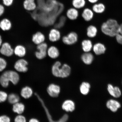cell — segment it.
Listing matches in <instances>:
<instances>
[{"label":"cell","instance_id":"74e56055","mask_svg":"<svg viewBox=\"0 0 122 122\" xmlns=\"http://www.w3.org/2000/svg\"><path fill=\"white\" fill-rule=\"evenodd\" d=\"M5 10V7L2 4H0V17L3 15Z\"/></svg>","mask_w":122,"mask_h":122},{"label":"cell","instance_id":"9a60e30c","mask_svg":"<svg viewBox=\"0 0 122 122\" xmlns=\"http://www.w3.org/2000/svg\"><path fill=\"white\" fill-rule=\"evenodd\" d=\"M61 35L60 32L56 28L52 29L49 34V39L50 41L54 42L60 39Z\"/></svg>","mask_w":122,"mask_h":122},{"label":"cell","instance_id":"4fadbf2b","mask_svg":"<svg viewBox=\"0 0 122 122\" xmlns=\"http://www.w3.org/2000/svg\"><path fill=\"white\" fill-rule=\"evenodd\" d=\"M79 15V10L73 7L68 8L66 12V16L70 20H75L78 18Z\"/></svg>","mask_w":122,"mask_h":122},{"label":"cell","instance_id":"3957f363","mask_svg":"<svg viewBox=\"0 0 122 122\" xmlns=\"http://www.w3.org/2000/svg\"><path fill=\"white\" fill-rule=\"evenodd\" d=\"M35 94L37 97L39 101L41 103L42 106L44 108V110H45L47 118H48L49 122H66L67 121L68 119V116L67 114H64L62 116L61 118L59 119V120H57V121L53 120L52 118L51 114L50 113L48 109H47L46 106L43 100L41 98L40 96L37 93H36Z\"/></svg>","mask_w":122,"mask_h":122},{"label":"cell","instance_id":"7402d4cb","mask_svg":"<svg viewBox=\"0 0 122 122\" xmlns=\"http://www.w3.org/2000/svg\"><path fill=\"white\" fill-rule=\"evenodd\" d=\"M86 0H72L71 5L78 10L84 8L86 5Z\"/></svg>","mask_w":122,"mask_h":122},{"label":"cell","instance_id":"ffe728a7","mask_svg":"<svg viewBox=\"0 0 122 122\" xmlns=\"http://www.w3.org/2000/svg\"><path fill=\"white\" fill-rule=\"evenodd\" d=\"M14 53L17 56L20 57H23L25 55L26 50L24 46L19 45L16 46L14 50Z\"/></svg>","mask_w":122,"mask_h":122},{"label":"cell","instance_id":"9c48e42d","mask_svg":"<svg viewBox=\"0 0 122 122\" xmlns=\"http://www.w3.org/2000/svg\"><path fill=\"white\" fill-rule=\"evenodd\" d=\"M61 88L58 85L51 84L47 88V91L50 97H57L60 92Z\"/></svg>","mask_w":122,"mask_h":122},{"label":"cell","instance_id":"7c38bea8","mask_svg":"<svg viewBox=\"0 0 122 122\" xmlns=\"http://www.w3.org/2000/svg\"><path fill=\"white\" fill-rule=\"evenodd\" d=\"M94 13L91 8L89 7L84 8L82 12L81 16L85 21L89 22L93 18Z\"/></svg>","mask_w":122,"mask_h":122},{"label":"cell","instance_id":"5b68a950","mask_svg":"<svg viewBox=\"0 0 122 122\" xmlns=\"http://www.w3.org/2000/svg\"><path fill=\"white\" fill-rule=\"evenodd\" d=\"M28 62L25 59H21L15 62L14 67L16 71L20 72L25 73L28 71Z\"/></svg>","mask_w":122,"mask_h":122},{"label":"cell","instance_id":"f546056e","mask_svg":"<svg viewBox=\"0 0 122 122\" xmlns=\"http://www.w3.org/2000/svg\"><path fill=\"white\" fill-rule=\"evenodd\" d=\"M97 32V28L94 25H91L87 28V35L90 38L94 37L96 36Z\"/></svg>","mask_w":122,"mask_h":122},{"label":"cell","instance_id":"5bb4252c","mask_svg":"<svg viewBox=\"0 0 122 122\" xmlns=\"http://www.w3.org/2000/svg\"><path fill=\"white\" fill-rule=\"evenodd\" d=\"M71 69L69 65L65 64L62 65L59 69V77L65 78L67 77L70 75Z\"/></svg>","mask_w":122,"mask_h":122},{"label":"cell","instance_id":"1f68e13d","mask_svg":"<svg viewBox=\"0 0 122 122\" xmlns=\"http://www.w3.org/2000/svg\"><path fill=\"white\" fill-rule=\"evenodd\" d=\"M116 36L117 42L122 45V24L120 25L118 32Z\"/></svg>","mask_w":122,"mask_h":122},{"label":"cell","instance_id":"484cf974","mask_svg":"<svg viewBox=\"0 0 122 122\" xmlns=\"http://www.w3.org/2000/svg\"><path fill=\"white\" fill-rule=\"evenodd\" d=\"M25 109V106L23 104L19 102L13 105V112L18 114H21L23 113Z\"/></svg>","mask_w":122,"mask_h":122},{"label":"cell","instance_id":"4dcf8cb0","mask_svg":"<svg viewBox=\"0 0 122 122\" xmlns=\"http://www.w3.org/2000/svg\"><path fill=\"white\" fill-rule=\"evenodd\" d=\"M7 99L9 103L13 105L19 102L20 98L17 94L12 93L8 96Z\"/></svg>","mask_w":122,"mask_h":122},{"label":"cell","instance_id":"44dd1931","mask_svg":"<svg viewBox=\"0 0 122 122\" xmlns=\"http://www.w3.org/2000/svg\"><path fill=\"white\" fill-rule=\"evenodd\" d=\"M47 53L48 56L52 59L57 58L59 55L58 49L54 46H52L48 48Z\"/></svg>","mask_w":122,"mask_h":122},{"label":"cell","instance_id":"ac0fdd59","mask_svg":"<svg viewBox=\"0 0 122 122\" xmlns=\"http://www.w3.org/2000/svg\"><path fill=\"white\" fill-rule=\"evenodd\" d=\"M75 104L72 101L67 100L64 102L62 105L63 110L67 112H72L75 109Z\"/></svg>","mask_w":122,"mask_h":122},{"label":"cell","instance_id":"277c9868","mask_svg":"<svg viewBox=\"0 0 122 122\" xmlns=\"http://www.w3.org/2000/svg\"><path fill=\"white\" fill-rule=\"evenodd\" d=\"M38 50L35 53V56L37 59H42L46 57L48 49V45L45 42L38 45L37 46Z\"/></svg>","mask_w":122,"mask_h":122},{"label":"cell","instance_id":"60d3db41","mask_svg":"<svg viewBox=\"0 0 122 122\" xmlns=\"http://www.w3.org/2000/svg\"><path fill=\"white\" fill-rule=\"evenodd\" d=\"M2 37L0 35V47L1 46L2 44Z\"/></svg>","mask_w":122,"mask_h":122},{"label":"cell","instance_id":"d6a6232c","mask_svg":"<svg viewBox=\"0 0 122 122\" xmlns=\"http://www.w3.org/2000/svg\"><path fill=\"white\" fill-rule=\"evenodd\" d=\"M7 65V62L5 59L4 58L0 57V72L5 69Z\"/></svg>","mask_w":122,"mask_h":122},{"label":"cell","instance_id":"8fae6325","mask_svg":"<svg viewBox=\"0 0 122 122\" xmlns=\"http://www.w3.org/2000/svg\"><path fill=\"white\" fill-rule=\"evenodd\" d=\"M106 106L107 108L112 112H115L121 107V105L117 101L111 99L107 102Z\"/></svg>","mask_w":122,"mask_h":122},{"label":"cell","instance_id":"8992f818","mask_svg":"<svg viewBox=\"0 0 122 122\" xmlns=\"http://www.w3.org/2000/svg\"><path fill=\"white\" fill-rule=\"evenodd\" d=\"M78 36L77 33L72 32L62 38V41L64 43L67 45H71L77 42Z\"/></svg>","mask_w":122,"mask_h":122},{"label":"cell","instance_id":"836d02e7","mask_svg":"<svg viewBox=\"0 0 122 122\" xmlns=\"http://www.w3.org/2000/svg\"><path fill=\"white\" fill-rule=\"evenodd\" d=\"M7 94L5 92L0 91V103L5 102L7 99Z\"/></svg>","mask_w":122,"mask_h":122},{"label":"cell","instance_id":"d4e9b609","mask_svg":"<svg viewBox=\"0 0 122 122\" xmlns=\"http://www.w3.org/2000/svg\"><path fill=\"white\" fill-rule=\"evenodd\" d=\"M82 60L85 64H91L93 61L94 57L91 53L85 52L82 55L81 57Z\"/></svg>","mask_w":122,"mask_h":122},{"label":"cell","instance_id":"e575fe53","mask_svg":"<svg viewBox=\"0 0 122 122\" xmlns=\"http://www.w3.org/2000/svg\"><path fill=\"white\" fill-rule=\"evenodd\" d=\"M2 4L5 7L11 6L14 2V0H2Z\"/></svg>","mask_w":122,"mask_h":122},{"label":"cell","instance_id":"e0dca14e","mask_svg":"<svg viewBox=\"0 0 122 122\" xmlns=\"http://www.w3.org/2000/svg\"><path fill=\"white\" fill-rule=\"evenodd\" d=\"M45 39V35L40 32H38L35 33L32 37V41L37 45L44 42Z\"/></svg>","mask_w":122,"mask_h":122},{"label":"cell","instance_id":"4316f807","mask_svg":"<svg viewBox=\"0 0 122 122\" xmlns=\"http://www.w3.org/2000/svg\"><path fill=\"white\" fill-rule=\"evenodd\" d=\"M91 87L90 83L87 82H83L80 87V92L83 95H87L89 93Z\"/></svg>","mask_w":122,"mask_h":122},{"label":"cell","instance_id":"6da1fadb","mask_svg":"<svg viewBox=\"0 0 122 122\" xmlns=\"http://www.w3.org/2000/svg\"><path fill=\"white\" fill-rule=\"evenodd\" d=\"M120 26L115 20L110 19L102 24L101 30L102 32L105 35L114 37L118 34Z\"/></svg>","mask_w":122,"mask_h":122},{"label":"cell","instance_id":"ba28073f","mask_svg":"<svg viewBox=\"0 0 122 122\" xmlns=\"http://www.w3.org/2000/svg\"><path fill=\"white\" fill-rule=\"evenodd\" d=\"M22 5L24 9L27 11H34L37 7L36 0H24Z\"/></svg>","mask_w":122,"mask_h":122},{"label":"cell","instance_id":"d590c367","mask_svg":"<svg viewBox=\"0 0 122 122\" xmlns=\"http://www.w3.org/2000/svg\"><path fill=\"white\" fill-rule=\"evenodd\" d=\"M15 122H26V119L24 116L19 114L15 117Z\"/></svg>","mask_w":122,"mask_h":122},{"label":"cell","instance_id":"30bf717a","mask_svg":"<svg viewBox=\"0 0 122 122\" xmlns=\"http://www.w3.org/2000/svg\"><path fill=\"white\" fill-rule=\"evenodd\" d=\"M107 90L109 94L114 98H118L122 95L121 90L118 86H114L111 84L107 85Z\"/></svg>","mask_w":122,"mask_h":122},{"label":"cell","instance_id":"52a82bcc","mask_svg":"<svg viewBox=\"0 0 122 122\" xmlns=\"http://www.w3.org/2000/svg\"><path fill=\"white\" fill-rule=\"evenodd\" d=\"M0 49V53L4 56L10 57L14 53V49L10 43L7 42H4L2 44Z\"/></svg>","mask_w":122,"mask_h":122},{"label":"cell","instance_id":"83f0119b","mask_svg":"<svg viewBox=\"0 0 122 122\" xmlns=\"http://www.w3.org/2000/svg\"><path fill=\"white\" fill-rule=\"evenodd\" d=\"M82 49L85 52H89L92 49V43L89 40H83L81 43Z\"/></svg>","mask_w":122,"mask_h":122},{"label":"cell","instance_id":"603a6c76","mask_svg":"<svg viewBox=\"0 0 122 122\" xmlns=\"http://www.w3.org/2000/svg\"><path fill=\"white\" fill-rule=\"evenodd\" d=\"M20 94L21 96L24 98L28 99L32 95L33 90L30 87L26 86L22 88Z\"/></svg>","mask_w":122,"mask_h":122},{"label":"cell","instance_id":"d6986e66","mask_svg":"<svg viewBox=\"0 0 122 122\" xmlns=\"http://www.w3.org/2000/svg\"><path fill=\"white\" fill-rule=\"evenodd\" d=\"M12 27V24L10 20L4 18L0 21V28L3 31L10 30Z\"/></svg>","mask_w":122,"mask_h":122},{"label":"cell","instance_id":"ab89813d","mask_svg":"<svg viewBox=\"0 0 122 122\" xmlns=\"http://www.w3.org/2000/svg\"><path fill=\"white\" fill-rule=\"evenodd\" d=\"M29 122H39L37 119L33 118L30 119Z\"/></svg>","mask_w":122,"mask_h":122},{"label":"cell","instance_id":"8d00e7d4","mask_svg":"<svg viewBox=\"0 0 122 122\" xmlns=\"http://www.w3.org/2000/svg\"><path fill=\"white\" fill-rule=\"evenodd\" d=\"M10 120L8 117L6 115L0 116V122H10Z\"/></svg>","mask_w":122,"mask_h":122},{"label":"cell","instance_id":"2e32d148","mask_svg":"<svg viewBox=\"0 0 122 122\" xmlns=\"http://www.w3.org/2000/svg\"><path fill=\"white\" fill-rule=\"evenodd\" d=\"M91 9L94 13L101 14L106 11V7L104 4L98 2L93 4Z\"/></svg>","mask_w":122,"mask_h":122},{"label":"cell","instance_id":"cb8c5ba5","mask_svg":"<svg viewBox=\"0 0 122 122\" xmlns=\"http://www.w3.org/2000/svg\"><path fill=\"white\" fill-rule=\"evenodd\" d=\"M94 53L97 55H100L104 53L106 48L104 45L101 43L96 44L93 47Z\"/></svg>","mask_w":122,"mask_h":122},{"label":"cell","instance_id":"f1b7e54d","mask_svg":"<svg viewBox=\"0 0 122 122\" xmlns=\"http://www.w3.org/2000/svg\"><path fill=\"white\" fill-rule=\"evenodd\" d=\"M62 65L61 63L59 61L56 62L52 67V72L53 76L59 77V68Z\"/></svg>","mask_w":122,"mask_h":122},{"label":"cell","instance_id":"f35d334b","mask_svg":"<svg viewBox=\"0 0 122 122\" xmlns=\"http://www.w3.org/2000/svg\"><path fill=\"white\" fill-rule=\"evenodd\" d=\"M87 0L90 3L93 5L98 2L99 0Z\"/></svg>","mask_w":122,"mask_h":122},{"label":"cell","instance_id":"7a4b0ae2","mask_svg":"<svg viewBox=\"0 0 122 122\" xmlns=\"http://www.w3.org/2000/svg\"><path fill=\"white\" fill-rule=\"evenodd\" d=\"M20 76L16 71H5L0 76V84L4 88L9 86V82H11L14 85L19 82Z\"/></svg>","mask_w":122,"mask_h":122}]
</instances>
